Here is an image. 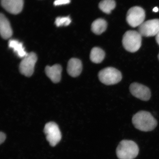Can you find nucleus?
<instances>
[{
  "instance_id": "f257e3e1",
  "label": "nucleus",
  "mask_w": 159,
  "mask_h": 159,
  "mask_svg": "<svg viewBox=\"0 0 159 159\" xmlns=\"http://www.w3.org/2000/svg\"><path fill=\"white\" fill-rule=\"evenodd\" d=\"M132 122L135 128L143 132L153 130L157 125V122L150 113L140 111L133 117Z\"/></svg>"
},
{
  "instance_id": "f03ea898",
  "label": "nucleus",
  "mask_w": 159,
  "mask_h": 159,
  "mask_svg": "<svg viewBox=\"0 0 159 159\" xmlns=\"http://www.w3.org/2000/svg\"><path fill=\"white\" fill-rule=\"evenodd\" d=\"M139 153L138 145L132 140L121 141L116 149V154L119 159H134Z\"/></svg>"
},
{
  "instance_id": "7ed1b4c3",
  "label": "nucleus",
  "mask_w": 159,
  "mask_h": 159,
  "mask_svg": "<svg viewBox=\"0 0 159 159\" xmlns=\"http://www.w3.org/2000/svg\"><path fill=\"white\" fill-rule=\"evenodd\" d=\"M142 36L138 31L129 30L125 33L122 39L123 46L127 51L135 52L142 45Z\"/></svg>"
},
{
  "instance_id": "20e7f679",
  "label": "nucleus",
  "mask_w": 159,
  "mask_h": 159,
  "mask_svg": "<svg viewBox=\"0 0 159 159\" xmlns=\"http://www.w3.org/2000/svg\"><path fill=\"white\" fill-rule=\"evenodd\" d=\"M98 78L101 82L105 85H112L117 84L122 80V73L113 67H106L99 71Z\"/></svg>"
},
{
  "instance_id": "39448f33",
  "label": "nucleus",
  "mask_w": 159,
  "mask_h": 159,
  "mask_svg": "<svg viewBox=\"0 0 159 159\" xmlns=\"http://www.w3.org/2000/svg\"><path fill=\"white\" fill-rule=\"evenodd\" d=\"M146 14L144 10L139 7H134L129 9L126 15L128 24L133 27H139L144 21Z\"/></svg>"
},
{
  "instance_id": "423d86ee",
  "label": "nucleus",
  "mask_w": 159,
  "mask_h": 159,
  "mask_svg": "<svg viewBox=\"0 0 159 159\" xmlns=\"http://www.w3.org/2000/svg\"><path fill=\"white\" fill-rule=\"evenodd\" d=\"M37 60L36 54L31 52L28 53L22 60L19 65L20 72L26 77H30L34 71V67Z\"/></svg>"
},
{
  "instance_id": "0eeeda50",
  "label": "nucleus",
  "mask_w": 159,
  "mask_h": 159,
  "mask_svg": "<svg viewBox=\"0 0 159 159\" xmlns=\"http://www.w3.org/2000/svg\"><path fill=\"white\" fill-rule=\"evenodd\" d=\"M44 131L47 140L51 146H55L61 140V132L58 125L55 123H47L45 125Z\"/></svg>"
},
{
  "instance_id": "6e6552de",
  "label": "nucleus",
  "mask_w": 159,
  "mask_h": 159,
  "mask_svg": "<svg viewBox=\"0 0 159 159\" xmlns=\"http://www.w3.org/2000/svg\"><path fill=\"white\" fill-rule=\"evenodd\" d=\"M159 31V19L144 21L138 28V32L142 36L150 37L156 36Z\"/></svg>"
},
{
  "instance_id": "1a4fd4ad",
  "label": "nucleus",
  "mask_w": 159,
  "mask_h": 159,
  "mask_svg": "<svg viewBox=\"0 0 159 159\" xmlns=\"http://www.w3.org/2000/svg\"><path fill=\"white\" fill-rule=\"evenodd\" d=\"M129 90L133 95L141 100L148 101L151 98L150 89L142 84L133 83L129 87Z\"/></svg>"
},
{
  "instance_id": "9d476101",
  "label": "nucleus",
  "mask_w": 159,
  "mask_h": 159,
  "mask_svg": "<svg viewBox=\"0 0 159 159\" xmlns=\"http://www.w3.org/2000/svg\"><path fill=\"white\" fill-rule=\"evenodd\" d=\"M1 3L4 9L13 14H18L23 9V0H1Z\"/></svg>"
},
{
  "instance_id": "9b49d317",
  "label": "nucleus",
  "mask_w": 159,
  "mask_h": 159,
  "mask_svg": "<svg viewBox=\"0 0 159 159\" xmlns=\"http://www.w3.org/2000/svg\"><path fill=\"white\" fill-rule=\"evenodd\" d=\"M82 62L80 60L73 58L70 59L67 66V71L72 77H77L80 75L82 70Z\"/></svg>"
},
{
  "instance_id": "f8f14e48",
  "label": "nucleus",
  "mask_w": 159,
  "mask_h": 159,
  "mask_svg": "<svg viewBox=\"0 0 159 159\" xmlns=\"http://www.w3.org/2000/svg\"><path fill=\"white\" fill-rule=\"evenodd\" d=\"M62 68L59 65H55L52 66H47L45 71L47 76L53 83H57L60 81Z\"/></svg>"
},
{
  "instance_id": "ddd939ff",
  "label": "nucleus",
  "mask_w": 159,
  "mask_h": 159,
  "mask_svg": "<svg viewBox=\"0 0 159 159\" xmlns=\"http://www.w3.org/2000/svg\"><path fill=\"white\" fill-rule=\"evenodd\" d=\"M0 33L2 38L5 39H9L13 34L12 30L8 20L2 13L0 15Z\"/></svg>"
},
{
  "instance_id": "4468645a",
  "label": "nucleus",
  "mask_w": 159,
  "mask_h": 159,
  "mask_svg": "<svg viewBox=\"0 0 159 159\" xmlns=\"http://www.w3.org/2000/svg\"><path fill=\"white\" fill-rule=\"evenodd\" d=\"M8 45L10 48H12L17 56L20 58H24L28 54L25 51L22 43L16 40H10Z\"/></svg>"
},
{
  "instance_id": "2eb2a0df",
  "label": "nucleus",
  "mask_w": 159,
  "mask_h": 159,
  "mask_svg": "<svg viewBox=\"0 0 159 159\" xmlns=\"http://www.w3.org/2000/svg\"><path fill=\"white\" fill-rule=\"evenodd\" d=\"M107 27V21L102 19L95 20L91 25V30L97 35H100L106 30Z\"/></svg>"
},
{
  "instance_id": "dca6fc26",
  "label": "nucleus",
  "mask_w": 159,
  "mask_h": 159,
  "mask_svg": "<svg viewBox=\"0 0 159 159\" xmlns=\"http://www.w3.org/2000/svg\"><path fill=\"white\" fill-rule=\"evenodd\" d=\"M105 57L104 51L98 47H94L91 50L90 54V59L93 62L101 63L104 60Z\"/></svg>"
},
{
  "instance_id": "f3484780",
  "label": "nucleus",
  "mask_w": 159,
  "mask_h": 159,
  "mask_svg": "<svg viewBox=\"0 0 159 159\" xmlns=\"http://www.w3.org/2000/svg\"><path fill=\"white\" fill-rule=\"evenodd\" d=\"M116 7L114 0H102L99 3V7L101 11L107 14H110Z\"/></svg>"
},
{
  "instance_id": "a211bd4d",
  "label": "nucleus",
  "mask_w": 159,
  "mask_h": 159,
  "mask_svg": "<svg viewBox=\"0 0 159 159\" xmlns=\"http://www.w3.org/2000/svg\"><path fill=\"white\" fill-rule=\"evenodd\" d=\"M71 22V20L69 16L58 17L56 19L55 24L57 27H60L61 26L68 25Z\"/></svg>"
},
{
  "instance_id": "6ab92c4d",
  "label": "nucleus",
  "mask_w": 159,
  "mask_h": 159,
  "mask_svg": "<svg viewBox=\"0 0 159 159\" xmlns=\"http://www.w3.org/2000/svg\"><path fill=\"white\" fill-rule=\"evenodd\" d=\"M70 0H55L54 5L56 6L66 5L70 3Z\"/></svg>"
},
{
  "instance_id": "aec40b11",
  "label": "nucleus",
  "mask_w": 159,
  "mask_h": 159,
  "mask_svg": "<svg viewBox=\"0 0 159 159\" xmlns=\"http://www.w3.org/2000/svg\"><path fill=\"white\" fill-rule=\"evenodd\" d=\"M6 139V134L4 133L1 132L0 133V143L2 144L4 142Z\"/></svg>"
},
{
  "instance_id": "412c9836",
  "label": "nucleus",
  "mask_w": 159,
  "mask_h": 159,
  "mask_svg": "<svg viewBox=\"0 0 159 159\" xmlns=\"http://www.w3.org/2000/svg\"><path fill=\"white\" fill-rule=\"evenodd\" d=\"M156 36V39L157 43L159 45V31Z\"/></svg>"
},
{
  "instance_id": "4be33fe9",
  "label": "nucleus",
  "mask_w": 159,
  "mask_h": 159,
  "mask_svg": "<svg viewBox=\"0 0 159 159\" xmlns=\"http://www.w3.org/2000/svg\"><path fill=\"white\" fill-rule=\"evenodd\" d=\"M159 11L158 8L157 7H155L153 9V11L155 12H157Z\"/></svg>"
},
{
  "instance_id": "5701e85b",
  "label": "nucleus",
  "mask_w": 159,
  "mask_h": 159,
  "mask_svg": "<svg viewBox=\"0 0 159 159\" xmlns=\"http://www.w3.org/2000/svg\"><path fill=\"white\" fill-rule=\"evenodd\" d=\"M158 57V59H159V53Z\"/></svg>"
}]
</instances>
